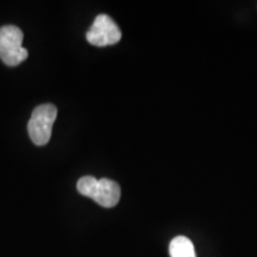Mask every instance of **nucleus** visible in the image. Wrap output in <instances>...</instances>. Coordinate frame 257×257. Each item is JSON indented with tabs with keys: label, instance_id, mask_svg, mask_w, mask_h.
<instances>
[{
	"label": "nucleus",
	"instance_id": "nucleus-1",
	"mask_svg": "<svg viewBox=\"0 0 257 257\" xmlns=\"http://www.w3.org/2000/svg\"><path fill=\"white\" fill-rule=\"evenodd\" d=\"M76 188L80 194L91 198L102 207H114L119 202L120 187L110 179H95L94 176H82Z\"/></svg>",
	"mask_w": 257,
	"mask_h": 257
},
{
	"label": "nucleus",
	"instance_id": "nucleus-2",
	"mask_svg": "<svg viewBox=\"0 0 257 257\" xmlns=\"http://www.w3.org/2000/svg\"><path fill=\"white\" fill-rule=\"evenodd\" d=\"M56 117L57 108L53 104H43L35 108L28 123V133L34 144L38 147L48 144Z\"/></svg>",
	"mask_w": 257,
	"mask_h": 257
},
{
	"label": "nucleus",
	"instance_id": "nucleus-3",
	"mask_svg": "<svg viewBox=\"0 0 257 257\" xmlns=\"http://www.w3.org/2000/svg\"><path fill=\"white\" fill-rule=\"evenodd\" d=\"M23 32L15 25L0 28V59L10 67L18 66L28 59V50L22 46Z\"/></svg>",
	"mask_w": 257,
	"mask_h": 257
},
{
	"label": "nucleus",
	"instance_id": "nucleus-4",
	"mask_svg": "<svg viewBox=\"0 0 257 257\" xmlns=\"http://www.w3.org/2000/svg\"><path fill=\"white\" fill-rule=\"evenodd\" d=\"M88 43L95 47L113 46L121 38V31L107 15H99L86 34Z\"/></svg>",
	"mask_w": 257,
	"mask_h": 257
},
{
	"label": "nucleus",
	"instance_id": "nucleus-5",
	"mask_svg": "<svg viewBox=\"0 0 257 257\" xmlns=\"http://www.w3.org/2000/svg\"><path fill=\"white\" fill-rule=\"evenodd\" d=\"M170 257H197L194 245L185 236H178L169 244Z\"/></svg>",
	"mask_w": 257,
	"mask_h": 257
}]
</instances>
